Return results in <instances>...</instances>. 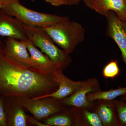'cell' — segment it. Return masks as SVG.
<instances>
[{
    "mask_svg": "<svg viewBox=\"0 0 126 126\" xmlns=\"http://www.w3.org/2000/svg\"><path fill=\"white\" fill-rule=\"evenodd\" d=\"M59 86L54 74L26 67L9 58L0 41V96L33 98L52 93Z\"/></svg>",
    "mask_w": 126,
    "mask_h": 126,
    "instance_id": "1",
    "label": "cell"
},
{
    "mask_svg": "<svg viewBox=\"0 0 126 126\" xmlns=\"http://www.w3.org/2000/svg\"><path fill=\"white\" fill-rule=\"evenodd\" d=\"M23 25L27 38L49 57L58 70L63 71L70 65V54L59 48L42 27Z\"/></svg>",
    "mask_w": 126,
    "mask_h": 126,
    "instance_id": "2",
    "label": "cell"
},
{
    "mask_svg": "<svg viewBox=\"0 0 126 126\" xmlns=\"http://www.w3.org/2000/svg\"><path fill=\"white\" fill-rule=\"evenodd\" d=\"M42 28L55 43L69 54L84 40L85 30L84 27L79 23L71 21L69 19Z\"/></svg>",
    "mask_w": 126,
    "mask_h": 126,
    "instance_id": "3",
    "label": "cell"
},
{
    "mask_svg": "<svg viewBox=\"0 0 126 126\" xmlns=\"http://www.w3.org/2000/svg\"><path fill=\"white\" fill-rule=\"evenodd\" d=\"M1 10L7 15L14 16L24 24L37 27H47L69 19L66 16L32 10L21 5L18 0L9 1Z\"/></svg>",
    "mask_w": 126,
    "mask_h": 126,
    "instance_id": "4",
    "label": "cell"
},
{
    "mask_svg": "<svg viewBox=\"0 0 126 126\" xmlns=\"http://www.w3.org/2000/svg\"><path fill=\"white\" fill-rule=\"evenodd\" d=\"M15 98L19 104L29 111L38 120L46 119L68 109L67 106L63 104L60 100L54 98L36 99L25 97Z\"/></svg>",
    "mask_w": 126,
    "mask_h": 126,
    "instance_id": "5",
    "label": "cell"
},
{
    "mask_svg": "<svg viewBox=\"0 0 126 126\" xmlns=\"http://www.w3.org/2000/svg\"><path fill=\"white\" fill-rule=\"evenodd\" d=\"M101 90L98 80L95 77L88 79L83 81L78 90L69 96L60 100L61 103L67 107H73L79 109L91 110L94 108V104L88 101L87 94Z\"/></svg>",
    "mask_w": 126,
    "mask_h": 126,
    "instance_id": "6",
    "label": "cell"
},
{
    "mask_svg": "<svg viewBox=\"0 0 126 126\" xmlns=\"http://www.w3.org/2000/svg\"><path fill=\"white\" fill-rule=\"evenodd\" d=\"M104 16L107 22V35L115 41L121 50L126 74V21L112 11L108 12Z\"/></svg>",
    "mask_w": 126,
    "mask_h": 126,
    "instance_id": "7",
    "label": "cell"
},
{
    "mask_svg": "<svg viewBox=\"0 0 126 126\" xmlns=\"http://www.w3.org/2000/svg\"><path fill=\"white\" fill-rule=\"evenodd\" d=\"M4 50L7 56L14 61L26 67L34 69L25 40L7 38L5 41Z\"/></svg>",
    "mask_w": 126,
    "mask_h": 126,
    "instance_id": "8",
    "label": "cell"
},
{
    "mask_svg": "<svg viewBox=\"0 0 126 126\" xmlns=\"http://www.w3.org/2000/svg\"><path fill=\"white\" fill-rule=\"evenodd\" d=\"M54 75L59 84L58 89L52 93L32 98L36 99L52 97L60 101L74 94L80 87L83 81L71 80L63 74L62 70H57L55 72Z\"/></svg>",
    "mask_w": 126,
    "mask_h": 126,
    "instance_id": "9",
    "label": "cell"
},
{
    "mask_svg": "<svg viewBox=\"0 0 126 126\" xmlns=\"http://www.w3.org/2000/svg\"><path fill=\"white\" fill-rule=\"evenodd\" d=\"M0 36L26 40L27 37L24 25L18 19L0 10Z\"/></svg>",
    "mask_w": 126,
    "mask_h": 126,
    "instance_id": "10",
    "label": "cell"
},
{
    "mask_svg": "<svg viewBox=\"0 0 126 126\" xmlns=\"http://www.w3.org/2000/svg\"><path fill=\"white\" fill-rule=\"evenodd\" d=\"M87 7L104 16L108 12H115L123 20L126 21V0H86Z\"/></svg>",
    "mask_w": 126,
    "mask_h": 126,
    "instance_id": "11",
    "label": "cell"
},
{
    "mask_svg": "<svg viewBox=\"0 0 126 126\" xmlns=\"http://www.w3.org/2000/svg\"><path fill=\"white\" fill-rule=\"evenodd\" d=\"M25 43L34 69L50 74H54L55 72L58 70L49 57L39 50L29 39L25 40Z\"/></svg>",
    "mask_w": 126,
    "mask_h": 126,
    "instance_id": "12",
    "label": "cell"
},
{
    "mask_svg": "<svg viewBox=\"0 0 126 126\" xmlns=\"http://www.w3.org/2000/svg\"><path fill=\"white\" fill-rule=\"evenodd\" d=\"M47 118L43 123L48 126H83L79 109L74 107Z\"/></svg>",
    "mask_w": 126,
    "mask_h": 126,
    "instance_id": "13",
    "label": "cell"
},
{
    "mask_svg": "<svg viewBox=\"0 0 126 126\" xmlns=\"http://www.w3.org/2000/svg\"><path fill=\"white\" fill-rule=\"evenodd\" d=\"M8 126H27V116L15 97H4Z\"/></svg>",
    "mask_w": 126,
    "mask_h": 126,
    "instance_id": "14",
    "label": "cell"
},
{
    "mask_svg": "<svg viewBox=\"0 0 126 126\" xmlns=\"http://www.w3.org/2000/svg\"><path fill=\"white\" fill-rule=\"evenodd\" d=\"M94 106L95 112L103 126H118L117 115L112 101L100 100Z\"/></svg>",
    "mask_w": 126,
    "mask_h": 126,
    "instance_id": "15",
    "label": "cell"
},
{
    "mask_svg": "<svg viewBox=\"0 0 126 126\" xmlns=\"http://www.w3.org/2000/svg\"><path fill=\"white\" fill-rule=\"evenodd\" d=\"M126 93V87H118L108 91L100 90L94 92L89 93L87 94V99L88 101L91 103L100 100L112 101Z\"/></svg>",
    "mask_w": 126,
    "mask_h": 126,
    "instance_id": "16",
    "label": "cell"
},
{
    "mask_svg": "<svg viewBox=\"0 0 126 126\" xmlns=\"http://www.w3.org/2000/svg\"><path fill=\"white\" fill-rule=\"evenodd\" d=\"M83 126H103L100 118L95 111L86 109H79Z\"/></svg>",
    "mask_w": 126,
    "mask_h": 126,
    "instance_id": "17",
    "label": "cell"
},
{
    "mask_svg": "<svg viewBox=\"0 0 126 126\" xmlns=\"http://www.w3.org/2000/svg\"><path fill=\"white\" fill-rule=\"evenodd\" d=\"M112 101L117 115L118 126H126V101L115 99Z\"/></svg>",
    "mask_w": 126,
    "mask_h": 126,
    "instance_id": "18",
    "label": "cell"
},
{
    "mask_svg": "<svg viewBox=\"0 0 126 126\" xmlns=\"http://www.w3.org/2000/svg\"><path fill=\"white\" fill-rule=\"evenodd\" d=\"M120 73L117 60H112L105 66L102 70V75L105 78L114 79L119 75Z\"/></svg>",
    "mask_w": 126,
    "mask_h": 126,
    "instance_id": "19",
    "label": "cell"
},
{
    "mask_svg": "<svg viewBox=\"0 0 126 126\" xmlns=\"http://www.w3.org/2000/svg\"><path fill=\"white\" fill-rule=\"evenodd\" d=\"M8 126L7 115L5 110L4 98L0 96V126Z\"/></svg>",
    "mask_w": 126,
    "mask_h": 126,
    "instance_id": "20",
    "label": "cell"
},
{
    "mask_svg": "<svg viewBox=\"0 0 126 126\" xmlns=\"http://www.w3.org/2000/svg\"><path fill=\"white\" fill-rule=\"evenodd\" d=\"M34 1L36 0H31ZM54 6H59L63 5H73L78 4L79 1L75 0H44Z\"/></svg>",
    "mask_w": 126,
    "mask_h": 126,
    "instance_id": "21",
    "label": "cell"
},
{
    "mask_svg": "<svg viewBox=\"0 0 126 126\" xmlns=\"http://www.w3.org/2000/svg\"><path fill=\"white\" fill-rule=\"evenodd\" d=\"M27 121L30 124L37 126H48L47 124H45L44 123H41L36 119L31 117L27 116Z\"/></svg>",
    "mask_w": 126,
    "mask_h": 126,
    "instance_id": "22",
    "label": "cell"
},
{
    "mask_svg": "<svg viewBox=\"0 0 126 126\" xmlns=\"http://www.w3.org/2000/svg\"><path fill=\"white\" fill-rule=\"evenodd\" d=\"M9 2L7 0H0V10L3 9Z\"/></svg>",
    "mask_w": 126,
    "mask_h": 126,
    "instance_id": "23",
    "label": "cell"
},
{
    "mask_svg": "<svg viewBox=\"0 0 126 126\" xmlns=\"http://www.w3.org/2000/svg\"><path fill=\"white\" fill-rule=\"evenodd\" d=\"M120 100L123 101H126V93L120 97Z\"/></svg>",
    "mask_w": 126,
    "mask_h": 126,
    "instance_id": "24",
    "label": "cell"
},
{
    "mask_svg": "<svg viewBox=\"0 0 126 126\" xmlns=\"http://www.w3.org/2000/svg\"><path fill=\"white\" fill-rule=\"evenodd\" d=\"M7 0L9 2V1H12L15 0Z\"/></svg>",
    "mask_w": 126,
    "mask_h": 126,
    "instance_id": "25",
    "label": "cell"
},
{
    "mask_svg": "<svg viewBox=\"0 0 126 126\" xmlns=\"http://www.w3.org/2000/svg\"><path fill=\"white\" fill-rule=\"evenodd\" d=\"M75 0L78 1H79L80 0ZM86 0H83V1Z\"/></svg>",
    "mask_w": 126,
    "mask_h": 126,
    "instance_id": "26",
    "label": "cell"
},
{
    "mask_svg": "<svg viewBox=\"0 0 126 126\" xmlns=\"http://www.w3.org/2000/svg\"></svg>",
    "mask_w": 126,
    "mask_h": 126,
    "instance_id": "27",
    "label": "cell"
}]
</instances>
